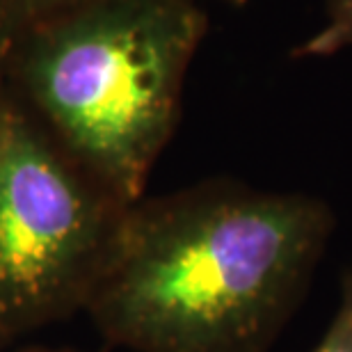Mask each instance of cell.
<instances>
[{
	"label": "cell",
	"instance_id": "obj_1",
	"mask_svg": "<svg viewBox=\"0 0 352 352\" xmlns=\"http://www.w3.org/2000/svg\"><path fill=\"white\" fill-rule=\"evenodd\" d=\"M334 231L325 201L206 183L126 210L85 314L133 352H267Z\"/></svg>",
	"mask_w": 352,
	"mask_h": 352
},
{
	"label": "cell",
	"instance_id": "obj_2",
	"mask_svg": "<svg viewBox=\"0 0 352 352\" xmlns=\"http://www.w3.org/2000/svg\"><path fill=\"white\" fill-rule=\"evenodd\" d=\"M53 19L28 46L21 105L133 206L179 119L204 14L195 0H96Z\"/></svg>",
	"mask_w": 352,
	"mask_h": 352
},
{
	"label": "cell",
	"instance_id": "obj_3",
	"mask_svg": "<svg viewBox=\"0 0 352 352\" xmlns=\"http://www.w3.org/2000/svg\"><path fill=\"white\" fill-rule=\"evenodd\" d=\"M129 208L0 94V348L85 311Z\"/></svg>",
	"mask_w": 352,
	"mask_h": 352
},
{
	"label": "cell",
	"instance_id": "obj_4",
	"mask_svg": "<svg viewBox=\"0 0 352 352\" xmlns=\"http://www.w3.org/2000/svg\"><path fill=\"white\" fill-rule=\"evenodd\" d=\"M352 48V0H329L325 21L295 48V58H327Z\"/></svg>",
	"mask_w": 352,
	"mask_h": 352
},
{
	"label": "cell",
	"instance_id": "obj_5",
	"mask_svg": "<svg viewBox=\"0 0 352 352\" xmlns=\"http://www.w3.org/2000/svg\"><path fill=\"white\" fill-rule=\"evenodd\" d=\"M311 352H352V270L343 277L339 309Z\"/></svg>",
	"mask_w": 352,
	"mask_h": 352
},
{
	"label": "cell",
	"instance_id": "obj_6",
	"mask_svg": "<svg viewBox=\"0 0 352 352\" xmlns=\"http://www.w3.org/2000/svg\"><path fill=\"white\" fill-rule=\"evenodd\" d=\"M7 3L21 19H53L96 0H7ZM227 3H243V0H227Z\"/></svg>",
	"mask_w": 352,
	"mask_h": 352
},
{
	"label": "cell",
	"instance_id": "obj_7",
	"mask_svg": "<svg viewBox=\"0 0 352 352\" xmlns=\"http://www.w3.org/2000/svg\"><path fill=\"white\" fill-rule=\"evenodd\" d=\"M14 352H76V350H67V348H46V346H30V348H21Z\"/></svg>",
	"mask_w": 352,
	"mask_h": 352
},
{
	"label": "cell",
	"instance_id": "obj_8",
	"mask_svg": "<svg viewBox=\"0 0 352 352\" xmlns=\"http://www.w3.org/2000/svg\"><path fill=\"white\" fill-rule=\"evenodd\" d=\"M0 94H3V91H0Z\"/></svg>",
	"mask_w": 352,
	"mask_h": 352
}]
</instances>
